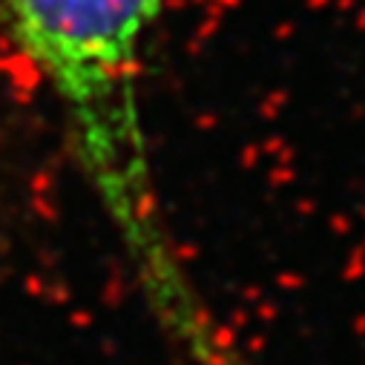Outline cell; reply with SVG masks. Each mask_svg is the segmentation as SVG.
Returning <instances> with one entry per match:
<instances>
[{"mask_svg":"<svg viewBox=\"0 0 365 365\" xmlns=\"http://www.w3.org/2000/svg\"><path fill=\"white\" fill-rule=\"evenodd\" d=\"M164 0H0L4 21L66 118L141 294L196 365H239L181 267L161 216L141 107L144 46Z\"/></svg>","mask_w":365,"mask_h":365,"instance_id":"cell-1","label":"cell"}]
</instances>
